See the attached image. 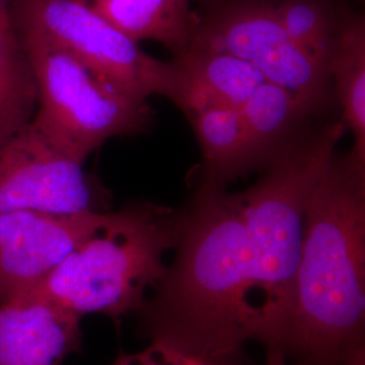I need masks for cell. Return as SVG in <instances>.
I'll return each instance as SVG.
<instances>
[{
  "label": "cell",
  "instance_id": "6da1fadb",
  "mask_svg": "<svg viewBox=\"0 0 365 365\" xmlns=\"http://www.w3.org/2000/svg\"><path fill=\"white\" fill-rule=\"evenodd\" d=\"M176 257L148 304L157 342L210 363L248 341L282 348L294 306L261 255L242 192L202 187L180 215Z\"/></svg>",
  "mask_w": 365,
  "mask_h": 365
},
{
  "label": "cell",
  "instance_id": "7a4b0ae2",
  "mask_svg": "<svg viewBox=\"0 0 365 365\" xmlns=\"http://www.w3.org/2000/svg\"><path fill=\"white\" fill-rule=\"evenodd\" d=\"M365 163L334 153L304 214L284 352L307 365L364 353Z\"/></svg>",
  "mask_w": 365,
  "mask_h": 365
},
{
  "label": "cell",
  "instance_id": "3957f363",
  "mask_svg": "<svg viewBox=\"0 0 365 365\" xmlns=\"http://www.w3.org/2000/svg\"><path fill=\"white\" fill-rule=\"evenodd\" d=\"M180 215L155 205L113 212L110 222L84 240L34 292L83 318L102 314L119 319L143 310L149 288H158L175 248Z\"/></svg>",
  "mask_w": 365,
  "mask_h": 365
},
{
  "label": "cell",
  "instance_id": "277c9868",
  "mask_svg": "<svg viewBox=\"0 0 365 365\" xmlns=\"http://www.w3.org/2000/svg\"><path fill=\"white\" fill-rule=\"evenodd\" d=\"M16 33L37 83L34 119L78 161L84 164L110 138L143 133L152 123L148 101L118 91L46 39Z\"/></svg>",
  "mask_w": 365,
  "mask_h": 365
},
{
  "label": "cell",
  "instance_id": "5b68a950",
  "mask_svg": "<svg viewBox=\"0 0 365 365\" xmlns=\"http://www.w3.org/2000/svg\"><path fill=\"white\" fill-rule=\"evenodd\" d=\"M9 11L18 31L46 39L118 91L170 99L172 64L145 53L86 0H10Z\"/></svg>",
  "mask_w": 365,
  "mask_h": 365
},
{
  "label": "cell",
  "instance_id": "8992f818",
  "mask_svg": "<svg viewBox=\"0 0 365 365\" xmlns=\"http://www.w3.org/2000/svg\"><path fill=\"white\" fill-rule=\"evenodd\" d=\"M188 49L232 54L264 78L292 92L309 114L327 105L331 81L327 64L288 37L272 0H215L200 16Z\"/></svg>",
  "mask_w": 365,
  "mask_h": 365
},
{
  "label": "cell",
  "instance_id": "52a82bcc",
  "mask_svg": "<svg viewBox=\"0 0 365 365\" xmlns=\"http://www.w3.org/2000/svg\"><path fill=\"white\" fill-rule=\"evenodd\" d=\"M83 165L33 118L0 146V212H101Z\"/></svg>",
  "mask_w": 365,
  "mask_h": 365
},
{
  "label": "cell",
  "instance_id": "ba28073f",
  "mask_svg": "<svg viewBox=\"0 0 365 365\" xmlns=\"http://www.w3.org/2000/svg\"><path fill=\"white\" fill-rule=\"evenodd\" d=\"M111 211L0 212V302L34 292L66 257L102 229Z\"/></svg>",
  "mask_w": 365,
  "mask_h": 365
},
{
  "label": "cell",
  "instance_id": "9c48e42d",
  "mask_svg": "<svg viewBox=\"0 0 365 365\" xmlns=\"http://www.w3.org/2000/svg\"><path fill=\"white\" fill-rule=\"evenodd\" d=\"M80 319L38 295L0 302V365H61L80 345Z\"/></svg>",
  "mask_w": 365,
  "mask_h": 365
},
{
  "label": "cell",
  "instance_id": "30bf717a",
  "mask_svg": "<svg viewBox=\"0 0 365 365\" xmlns=\"http://www.w3.org/2000/svg\"><path fill=\"white\" fill-rule=\"evenodd\" d=\"M170 64V99L187 117L209 107L240 108L267 81L255 66L227 53L187 49Z\"/></svg>",
  "mask_w": 365,
  "mask_h": 365
},
{
  "label": "cell",
  "instance_id": "8fae6325",
  "mask_svg": "<svg viewBox=\"0 0 365 365\" xmlns=\"http://www.w3.org/2000/svg\"><path fill=\"white\" fill-rule=\"evenodd\" d=\"M194 0H92V9L129 38L156 41L175 56L185 52L200 16Z\"/></svg>",
  "mask_w": 365,
  "mask_h": 365
},
{
  "label": "cell",
  "instance_id": "7c38bea8",
  "mask_svg": "<svg viewBox=\"0 0 365 365\" xmlns=\"http://www.w3.org/2000/svg\"><path fill=\"white\" fill-rule=\"evenodd\" d=\"M327 71L342 107L345 129L352 131V153L365 163V19L342 10L339 30L329 54Z\"/></svg>",
  "mask_w": 365,
  "mask_h": 365
},
{
  "label": "cell",
  "instance_id": "4fadbf2b",
  "mask_svg": "<svg viewBox=\"0 0 365 365\" xmlns=\"http://www.w3.org/2000/svg\"><path fill=\"white\" fill-rule=\"evenodd\" d=\"M205 160V187L223 182L256 168L240 108L209 107L188 115Z\"/></svg>",
  "mask_w": 365,
  "mask_h": 365
},
{
  "label": "cell",
  "instance_id": "5bb4252c",
  "mask_svg": "<svg viewBox=\"0 0 365 365\" xmlns=\"http://www.w3.org/2000/svg\"><path fill=\"white\" fill-rule=\"evenodd\" d=\"M256 167L267 165L287 146L309 115L299 99L286 88L264 81L240 107Z\"/></svg>",
  "mask_w": 365,
  "mask_h": 365
},
{
  "label": "cell",
  "instance_id": "9a60e30c",
  "mask_svg": "<svg viewBox=\"0 0 365 365\" xmlns=\"http://www.w3.org/2000/svg\"><path fill=\"white\" fill-rule=\"evenodd\" d=\"M37 83L10 11H0V146L36 115Z\"/></svg>",
  "mask_w": 365,
  "mask_h": 365
},
{
  "label": "cell",
  "instance_id": "2e32d148",
  "mask_svg": "<svg viewBox=\"0 0 365 365\" xmlns=\"http://www.w3.org/2000/svg\"><path fill=\"white\" fill-rule=\"evenodd\" d=\"M272 6L288 37L327 66L342 10L329 0H272Z\"/></svg>",
  "mask_w": 365,
  "mask_h": 365
},
{
  "label": "cell",
  "instance_id": "e0dca14e",
  "mask_svg": "<svg viewBox=\"0 0 365 365\" xmlns=\"http://www.w3.org/2000/svg\"><path fill=\"white\" fill-rule=\"evenodd\" d=\"M199 359L175 351L168 345L155 341L144 352L122 354L113 365H197Z\"/></svg>",
  "mask_w": 365,
  "mask_h": 365
},
{
  "label": "cell",
  "instance_id": "ac0fdd59",
  "mask_svg": "<svg viewBox=\"0 0 365 365\" xmlns=\"http://www.w3.org/2000/svg\"><path fill=\"white\" fill-rule=\"evenodd\" d=\"M265 365H287L286 352L279 346H269Z\"/></svg>",
  "mask_w": 365,
  "mask_h": 365
},
{
  "label": "cell",
  "instance_id": "d6986e66",
  "mask_svg": "<svg viewBox=\"0 0 365 365\" xmlns=\"http://www.w3.org/2000/svg\"><path fill=\"white\" fill-rule=\"evenodd\" d=\"M9 3H10V0H0V11L9 10Z\"/></svg>",
  "mask_w": 365,
  "mask_h": 365
},
{
  "label": "cell",
  "instance_id": "ffe728a7",
  "mask_svg": "<svg viewBox=\"0 0 365 365\" xmlns=\"http://www.w3.org/2000/svg\"><path fill=\"white\" fill-rule=\"evenodd\" d=\"M199 365H210V363H206V361H203V360H199Z\"/></svg>",
  "mask_w": 365,
  "mask_h": 365
}]
</instances>
